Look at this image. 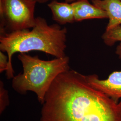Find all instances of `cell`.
Instances as JSON below:
<instances>
[{
    "label": "cell",
    "instance_id": "1",
    "mask_svg": "<svg viewBox=\"0 0 121 121\" xmlns=\"http://www.w3.org/2000/svg\"><path fill=\"white\" fill-rule=\"evenodd\" d=\"M42 105L40 121H121V99L96 89L73 69L55 78Z\"/></svg>",
    "mask_w": 121,
    "mask_h": 121
},
{
    "label": "cell",
    "instance_id": "2",
    "mask_svg": "<svg viewBox=\"0 0 121 121\" xmlns=\"http://www.w3.org/2000/svg\"><path fill=\"white\" fill-rule=\"evenodd\" d=\"M31 29L0 34V50L6 52L8 57V68L6 71L8 79L14 77L12 58L15 53L39 51L57 58L66 56L65 27L57 23L49 25L45 18L38 17Z\"/></svg>",
    "mask_w": 121,
    "mask_h": 121
},
{
    "label": "cell",
    "instance_id": "3",
    "mask_svg": "<svg viewBox=\"0 0 121 121\" xmlns=\"http://www.w3.org/2000/svg\"><path fill=\"white\" fill-rule=\"evenodd\" d=\"M17 57L22 63L23 70L12 78L13 89L21 94H25L28 91L35 92L41 104L55 78L70 69L69 57L67 56L45 60L37 55L32 56L21 53Z\"/></svg>",
    "mask_w": 121,
    "mask_h": 121
},
{
    "label": "cell",
    "instance_id": "4",
    "mask_svg": "<svg viewBox=\"0 0 121 121\" xmlns=\"http://www.w3.org/2000/svg\"><path fill=\"white\" fill-rule=\"evenodd\" d=\"M36 3L33 0H0V34L32 28Z\"/></svg>",
    "mask_w": 121,
    "mask_h": 121
},
{
    "label": "cell",
    "instance_id": "5",
    "mask_svg": "<svg viewBox=\"0 0 121 121\" xmlns=\"http://www.w3.org/2000/svg\"><path fill=\"white\" fill-rule=\"evenodd\" d=\"M91 86L113 99H121V71L110 73L106 79H100L96 74L86 75Z\"/></svg>",
    "mask_w": 121,
    "mask_h": 121
},
{
    "label": "cell",
    "instance_id": "6",
    "mask_svg": "<svg viewBox=\"0 0 121 121\" xmlns=\"http://www.w3.org/2000/svg\"><path fill=\"white\" fill-rule=\"evenodd\" d=\"M74 10L75 22L90 19L108 18L106 12L91 4L88 0H78L71 3Z\"/></svg>",
    "mask_w": 121,
    "mask_h": 121
},
{
    "label": "cell",
    "instance_id": "7",
    "mask_svg": "<svg viewBox=\"0 0 121 121\" xmlns=\"http://www.w3.org/2000/svg\"><path fill=\"white\" fill-rule=\"evenodd\" d=\"M91 2L107 14L108 22L105 30L121 25V0H91Z\"/></svg>",
    "mask_w": 121,
    "mask_h": 121
},
{
    "label": "cell",
    "instance_id": "8",
    "mask_svg": "<svg viewBox=\"0 0 121 121\" xmlns=\"http://www.w3.org/2000/svg\"><path fill=\"white\" fill-rule=\"evenodd\" d=\"M48 6L51 11L52 19L57 24L65 25L75 22L71 3L52 0L48 4Z\"/></svg>",
    "mask_w": 121,
    "mask_h": 121
},
{
    "label": "cell",
    "instance_id": "9",
    "mask_svg": "<svg viewBox=\"0 0 121 121\" xmlns=\"http://www.w3.org/2000/svg\"><path fill=\"white\" fill-rule=\"evenodd\" d=\"M102 39L104 43L109 46H112L117 42H121V25L105 30L102 35Z\"/></svg>",
    "mask_w": 121,
    "mask_h": 121
},
{
    "label": "cell",
    "instance_id": "10",
    "mask_svg": "<svg viewBox=\"0 0 121 121\" xmlns=\"http://www.w3.org/2000/svg\"><path fill=\"white\" fill-rule=\"evenodd\" d=\"M9 104L8 91L4 88L2 81L0 82V113L3 112Z\"/></svg>",
    "mask_w": 121,
    "mask_h": 121
},
{
    "label": "cell",
    "instance_id": "11",
    "mask_svg": "<svg viewBox=\"0 0 121 121\" xmlns=\"http://www.w3.org/2000/svg\"><path fill=\"white\" fill-rule=\"evenodd\" d=\"M8 57L4 52H0V73L6 71L8 68Z\"/></svg>",
    "mask_w": 121,
    "mask_h": 121
},
{
    "label": "cell",
    "instance_id": "12",
    "mask_svg": "<svg viewBox=\"0 0 121 121\" xmlns=\"http://www.w3.org/2000/svg\"><path fill=\"white\" fill-rule=\"evenodd\" d=\"M115 52L118 55V56H119V57L121 58V42L117 46Z\"/></svg>",
    "mask_w": 121,
    "mask_h": 121
},
{
    "label": "cell",
    "instance_id": "13",
    "mask_svg": "<svg viewBox=\"0 0 121 121\" xmlns=\"http://www.w3.org/2000/svg\"><path fill=\"white\" fill-rule=\"evenodd\" d=\"M33 0L35 1V2H36V3L43 4V3L48 2V1H51L52 0Z\"/></svg>",
    "mask_w": 121,
    "mask_h": 121
},
{
    "label": "cell",
    "instance_id": "14",
    "mask_svg": "<svg viewBox=\"0 0 121 121\" xmlns=\"http://www.w3.org/2000/svg\"><path fill=\"white\" fill-rule=\"evenodd\" d=\"M77 0H65V2H67L68 3H72L73 2L77 1Z\"/></svg>",
    "mask_w": 121,
    "mask_h": 121
}]
</instances>
